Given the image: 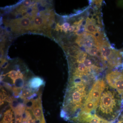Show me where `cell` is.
<instances>
[{
    "label": "cell",
    "mask_w": 123,
    "mask_h": 123,
    "mask_svg": "<svg viewBox=\"0 0 123 123\" xmlns=\"http://www.w3.org/2000/svg\"><path fill=\"white\" fill-rule=\"evenodd\" d=\"M92 86L83 82H68L61 110V118L70 122L79 114Z\"/></svg>",
    "instance_id": "6da1fadb"
},
{
    "label": "cell",
    "mask_w": 123,
    "mask_h": 123,
    "mask_svg": "<svg viewBox=\"0 0 123 123\" xmlns=\"http://www.w3.org/2000/svg\"><path fill=\"white\" fill-rule=\"evenodd\" d=\"M123 110V101L117 91L107 85L101 95L95 114L101 118L112 122Z\"/></svg>",
    "instance_id": "7a4b0ae2"
},
{
    "label": "cell",
    "mask_w": 123,
    "mask_h": 123,
    "mask_svg": "<svg viewBox=\"0 0 123 123\" xmlns=\"http://www.w3.org/2000/svg\"><path fill=\"white\" fill-rule=\"evenodd\" d=\"M107 85L105 78H101L95 82L89 92L80 113L95 114L101 95Z\"/></svg>",
    "instance_id": "3957f363"
},
{
    "label": "cell",
    "mask_w": 123,
    "mask_h": 123,
    "mask_svg": "<svg viewBox=\"0 0 123 123\" xmlns=\"http://www.w3.org/2000/svg\"><path fill=\"white\" fill-rule=\"evenodd\" d=\"M105 79L108 86L118 92L123 101V69L108 72Z\"/></svg>",
    "instance_id": "277c9868"
},
{
    "label": "cell",
    "mask_w": 123,
    "mask_h": 123,
    "mask_svg": "<svg viewBox=\"0 0 123 123\" xmlns=\"http://www.w3.org/2000/svg\"><path fill=\"white\" fill-rule=\"evenodd\" d=\"M73 123H112L101 118L94 114L80 113L78 115L70 121Z\"/></svg>",
    "instance_id": "5b68a950"
},
{
    "label": "cell",
    "mask_w": 123,
    "mask_h": 123,
    "mask_svg": "<svg viewBox=\"0 0 123 123\" xmlns=\"http://www.w3.org/2000/svg\"><path fill=\"white\" fill-rule=\"evenodd\" d=\"M10 26L14 30H26L31 29L30 21L26 18L16 19L11 21Z\"/></svg>",
    "instance_id": "8992f818"
},
{
    "label": "cell",
    "mask_w": 123,
    "mask_h": 123,
    "mask_svg": "<svg viewBox=\"0 0 123 123\" xmlns=\"http://www.w3.org/2000/svg\"><path fill=\"white\" fill-rule=\"evenodd\" d=\"M43 18L41 17H37L34 19V24L32 29L38 30L41 29L45 25L46 21Z\"/></svg>",
    "instance_id": "52a82bcc"
},
{
    "label": "cell",
    "mask_w": 123,
    "mask_h": 123,
    "mask_svg": "<svg viewBox=\"0 0 123 123\" xmlns=\"http://www.w3.org/2000/svg\"><path fill=\"white\" fill-rule=\"evenodd\" d=\"M85 30L96 35L98 32V26L95 25L94 24H89L85 26Z\"/></svg>",
    "instance_id": "ba28073f"
},
{
    "label": "cell",
    "mask_w": 123,
    "mask_h": 123,
    "mask_svg": "<svg viewBox=\"0 0 123 123\" xmlns=\"http://www.w3.org/2000/svg\"><path fill=\"white\" fill-rule=\"evenodd\" d=\"M98 49L96 48H93L92 49H86V52L89 54H90L92 56L96 55L98 52Z\"/></svg>",
    "instance_id": "9c48e42d"
},
{
    "label": "cell",
    "mask_w": 123,
    "mask_h": 123,
    "mask_svg": "<svg viewBox=\"0 0 123 123\" xmlns=\"http://www.w3.org/2000/svg\"><path fill=\"white\" fill-rule=\"evenodd\" d=\"M112 123H123V110L118 117Z\"/></svg>",
    "instance_id": "30bf717a"
},
{
    "label": "cell",
    "mask_w": 123,
    "mask_h": 123,
    "mask_svg": "<svg viewBox=\"0 0 123 123\" xmlns=\"http://www.w3.org/2000/svg\"><path fill=\"white\" fill-rule=\"evenodd\" d=\"M69 25H70V24H69L68 23H64V24L62 25V29H63L65 31H67V29H68L69 27Z\"/></svg>",
    "instance_id": "8fae6325"
},
{
    "label": "cell",
    "mask_w": 123,
    "mask_h": 123,
    "mask_svg": "<svg viewBox=\"0 0 123 123\" xmlns=\"http://www.w3.org/2000/svg\"><path fill=\"white\" fill-rule=\"evenodd\" d=\"M75 27L74 26H72L69 27V29H68V31L70 32H72L73 31H74V29H75Z\"/></svg>",
    "instance_id": "7c38bea8"
}]
</instances>
